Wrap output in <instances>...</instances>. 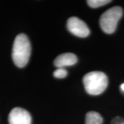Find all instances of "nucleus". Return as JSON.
<instances>
[{"instance_id":"10","label":"nucleus","mask_w":124,"mask_h":124,"mask_svg":"<svg viewBox=\"0 0 124 124\" xmlns=\"http://www.w3.org/2000/svg\"><path fill=\"white\" fill-rule=\"evenodd\" d=\"M111 124H124V119L121 116H116L112 120Z\"/></svg>"},{"instance_id":"4","label":"nucleus","mask_w":124,"mask_h":124,"mask_svg":"<svg viewBox=\"0 0 124 124\" xmlns=\"http://www.w3.org/2000/svg\"><path fill=\"white\" fill-rule=\"evenodd\" d=\"M67 28L74 35L79 37H86L90 34L87 24L78 17H72L67 22Z\"/></svg>"},{"instance_id":"5","label":"nucleus","mask_w":124,"mask_h":124,"mask_svg":"<svg viewBox=\"0 0 124 124\" xmlns=\"http://www.w3.org/2000/svg\"><path fill=\"white\" fill-rule=\"evenodd\" d=\"M9 124H31L30 113L22 108H15L8 115Z\"/></svg>"},{"instance_id":"1","label":"nucleus","mask_w":124,"mask_h":124,"mask_svg":"<svg viewBox=\"0 0 124 124\" xmlns=\"http://www.w3.org/2000/svg\"><path fill=\"white\" fill-rule=\"evenodd\" d=\"M31 54V45L28 37L25 34H19L15 39L12 52L14 63L19 68L27 65Z\"/></svg>"},{"instance_id":"8","label":"nucleus","mask_w":124,"mask_h":124,"mask_svg":"<svg viewBox=\"0 0 124 124\" xmlns=\"http://www.w3.org/2000/svg\"><path fill=\"white\" fill-rule=\"evenodd\" d=\"M111 1L110 0H88L87 1V3L89 6L93 8H97L108 4Z\"/></svg>"},{"instance_id":"3","label":"nucleus","mask_w":124,"mask_h":124,"mask_svg":"<svg viewBox=\"0 0 124 124\" xmlns=\"http://www.w3.org/2000/svg\"><path fill=\"white\" fill-rule=\"evenodd\" d=\"M122 15L123 10L119 6L112 7L103 13L99 20L102 31L107 34L113 33Z\"/></svg>"},{"instance_id":"11","label":"nucleus","mask_w":124,"mask_h":124,"mask_svg":"<svg viewBox=\"0 0 124 124\" xmlns=\"http://www.w3.org/2000/svg\"><path fill=\"white\" fill-rule=\"evenodd\" d=\"M121 90L123 91V92H124V84H121Z\"/></svg>"},{"instance_id":"6","label":"nucleus","mask_w":124,"mask_h":124,"mask_svg":"<svg viewBox=\"0 0 124 124\" xmlns=\"http://www.w3.org/2000/svg\"><path fill=\"white\" fill-rule=\"evenodd\" d=\"M77 62V57L75 54L67 53L59 55L54 59V65L58 68H63V67L73 66Z\"/></svg>"},{"instance_id":"2","label":"nucleus","mask_w":124,"mask_h":124,"mask_svg":"<svg viewBox=\"0 0 124 124\" xmlns=\"http://www.w3.org/2000/svg\"><path fill=\"white\" fill-rule=\"evenodd\" d=\"M83 82L85 91L90 95H99L103 93L108 85L106 75L102 72L94 71L84 77Z\"/></svg>"},{"instance_id":"7","label":"nucleus","mask_w":124,"mask_h":124,"mask_svg":"<svg viewBox=\"0 0 124 124\" xmlns=\"http://www.w3.org/2000/svg\"><path fill=\"white\" fill-rule=\"evenodd\" d=\"M103 117L97 112H88L85 115V124H102Z\"/></svg>"},{"instance_id":"9","label":"nucleus","mask_w":124,"mask_h":124,"mask_svg":"<svg viewBox=\"0 0 124 124\" xmlns=\"http://www.w3.org/2000/svg\"><path fill=\"white\" fill-rule=\"evenodd\" d=\"M67 71L64 68H58L54 72L53 75L54 77L58 78V79H63L66 77L67 76Z\"/></svg>"}]
</instances>
